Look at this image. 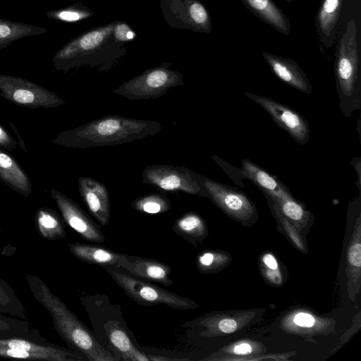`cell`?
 Here are the masks:
<instances>
[{"label":"cell","instance_id":"cell-41","mask_svg":"<svg viewBox=\"0 0 361 361\" xmlns=\"http://www.w3.org/2000/svg\"><path fill=\"white\" fill-rule=\"evenodd\" d=\"M285 1L286 2H288V3H291L293 1V0H283Z\"/></svg>","mask_w":361,"mask_h":361},{"label":"cell","instance_id":"cell-7","mask_svg":"<svg viewBox=\"0 0 361 361\" xmlns=\"http://www.w3.org/2000/svg\"><path fill=\"white\" fill-rule=\"evenodd\" d=\"M207 197L226 215L244 226L254 224L258 214L254 202L241 190L216 182L197 173Z\"/></svg>","mask_w":361,"mask_h":361},{"label":"cell","instance_id":"cell-11","mask_svg":"<svg viewBox=\"0 0 361 361\" xmlns=\"http://www.w3.org/2000/svg\"><path fill=\"white\" fill-rule=\"evenodd\" d=\"M0 357L46 361L82 360L72 351L59 346L18 336L0 338Z\"/></svg>","mask_w":361,"mask_h":361},{"label":"cell","instance_id":"cell-39","mask_svg":"<svg viewBox=\"0 0 361 361\" xmlns=\"http://www.w3.org/2000/svg\"><path fill=\"white\" fill-rule=\"evenodd\" d=\"M352 161H354V163L351 161V164L353 166L355 171H357V186H358L359 190H360V178H361V176H360V172H361L360 158V157H354Z\"/></svg>","mask_w":361,"mask_h":361},{"label":"cell","instance_id":"cell-13","mask_svg":"<svg viewBox=\"0 0 361 361\" xmlns=\"http://www.w3.org/2000/svg\"><path fill=\"white\" fill-rule=\"evenodd\" d=\"M260 310L214 312L199 317L194 322L203 328L201 336H221L233 334L251 324L259 317Z\"/></svg>","mask_w":361,"mask_h":361},{"label":"cell","instance_id":"cell-18","mask_svg":"<svg viewBox=\"0 0 361 361\" xmlns=\"http://www.w3.org/2000/svg\"><path fill=\"white\" fill-rule=\"evenodd\" d=\"M262 56L272 73L283 82L304 94H310L312 87L307 75L293 59L263 51Z\"/></svg>","mask_w":361,"mask_h":361},{"label":"cell","instance_id":"cell-32","mask_svg":"<svg viewBox=\"0 0 361 361\" xmlns=\"http://www.w3.org/2000/svg\"><path fill=\"white\" fill-rule=\"evenodd\" d=\"M231 262L228 253L219 250H207L197 257L196 264L202 274L216 273L225 268Z\"/></svg>","mask_w":361,"mask_h":361},{"label":"cell","instance_id":"cell-29","mask_svg":"<svg viewBox=\"0 0 361 361\" xmlns=\"http://www.w3.org/2000/svg\"><path fill=\"white\" fill-rule=\"evenodd\" d=\"M272 200L275 202L281 214L300 232L313 222V216L307 209L305 203L295 200L293 196Z\"/></svg>","mask_w":361,"mask_h":361},{"label":"cell","instance_id":"cell-38","mask_svg":"<svg viewBox=\"0 0 361 361\" xmlns=\"http://www.w3.org/2000/svg\"><path fill=\"white\" fill-rule=\"evenodd\" d=\"M355 322H354L353 326L349 329L345 334H343V336L341 338V343H340V345L338 346V348L341 347L345 342H347L348 341V339L360 329V324L357 325L358 322L356 325H355Z\"/></svg>","mask_w":361,"mask_h":361},{"label":"cell","instance_id":"cell-37","mask_svg":"<svg viewBox=\"0 0 361 361\" xmlns=\"http://www.w3.org/2000/svg\"><path fill=\"white\" fill-rule=\"evenodd\" d=\"M0 145L8 150H15L17 145L16 142L1 126Z\"/></svg>","mask_w":361,"mask_h":361},{"label":"cell","instance_id":"cell-28","mask_svg":"<svg viewBox=\"0 0 361 361\" xmlns=\"http://www.w3.org/2000/svg\"><path fill=\"white\" fill-rule=\"evenodd\" d=\"M47 32L45 27L0 18V51L22 38Z\"/></svg>","mask_w":361,"mask_h":361},{"label":"cell","instance_id":"cell-14","mask_svg":"<svg viewBox=\"0 0 361 361\" xmlns=\"http://www.w3.org/2000/svg\"><path fill=\"white\" fill-rule=\"evenodd\" d=\"M50 194L64 221L83 239L97 243L105 241L104 235L99 226L76 202L55 189H52Z\"/></svg>","mask_w":361,"mask_h":361},{"label":"cell","instance_id":"cell-5","mask_svg":"<svg viewBox=\"0 0 361 361\" xmlns=\"http://www.w3.org/2000/svg\"><path fill=\"white\" fill-rule=\"evenodd\" d=\"M169 63L145 70L113 90L117 95L130 100L157 99L169 90L185 85L181 73L170 69Z\"/></svg>","mask_w":361,"mask_h":361},{"label":"cell","instance_id":"cell-27","mask_svg":"<svg viewBox=\"0 0 361 361\" xmlns=\"http://www.w3.org/2000/svg\"><path fill=\"white\" fill-rule=\"evenodd\" d=\"M172 228L176 234L193 244L202 242L208 235L204 219L193 212L181 215L176 220Z\"/></svg>","mask_w":361,"mask_h":361},{"label":"cell","instance_id":"cell-10","mask_svg":"<svg viewBox=\"0 0 361 361\" xmlns=\"http://www.w3.org/2000/svg\"><path fill=\"white\" fill-rule=\"evenodd\" d=\"M160 8L166 23L178 29L210 34V14L199 0H161Z\"/></svg>","mask_w":361,"mask_h":361},{"label":"cell","instance_id":"cell-12","mask_svg":"<svg viewBox=\"0 0 361 361\" xmlns=\"http://www.w3.org/2000/svg\"><path fill=\"white\" fill-rule=\"evenodd\" d=\"M244 94L262 106L276 124L300 145L310 140V130L306 119L295 110L271 98L245 92Z\"/></svg>","mask_w":361,"mask_h":361},{"label":"cell","instance_id":"cell-17","mask_svg":"<svg viewBox=\"0 0 361 361\" xmlns=\"http://www.w3.org/2000/svg\"><path fill=\"white\" fill-rule=\"evenodd\" d=\"M346 0H322L315 16V25L320 42L326 48L337 39Z\"/></svg>","mask_w":361,"mask_h":361},{"label":"cell","instance_id":"cell-34","mask_svg":"<svg viewBox=\"0 0 361 361\" xmlns=\"http://www.w3.org/2000/svg\"><path fill=\"white\" fill-rule=\"evenodd\" d=\"M47 18L66 23H75L90 18L93 12L87 7L73 4L60 9L49 11L46 13Z\"/></svg>","mask_w":361,"mask_h":361},{"label":"cell","instance_id":"cell-40","mask_svg":"<svg viewBox=\"0 0 361 361\" xmlns=\"http://www.w3.org/2000/svg\"><path fill=\"white\" fill-rule=\"evenodd\" d=\"M149 360L152 361H184V360H188V359H180V358H171L167 357L165 356H160V355H149Z\"/></svg>","mask_w":361,"mask_h":361},{"label":"cell","instance_id":"cell-35","mask_svg":"<svg viewBox=\"0 0 361 361\" xmlns=\"http://www.w3.org/2000/svg\"><path fill=\"white\" fill-rule=\"evenodd\" d=\"M265 196L274 215L281 224V226L287 234L289 240L293 243V244H294L297 249L300 250L302 252H306L307 247L299 233V231L281 214L275 202L267 195Z\"/></svg>","mask_w":361,"mask_h":361},{"label":"cell","instance_id":"cell-9","mask_svg":"<svg viewBox=\"0 0 361 361\" xmlns=\"http://www.w3.org/2000/svg\"><path fill=\"white\" fill-rule=\"evenodd\" d=\"M0 94L11 103L28 108H53L65 104L55 92L30 80L0 74Z\"/></svg>","mask_w":361,"mask_h":361},{"label":"cell","instance_id":"cell-1","mask_svg":"<svg viewBox=\"0 0 361 361\" xmlns=\"http://www.w3.org/2000/svg\"><path fill=\"white\" fill-rule=\"evenodd\" d=\"M164 126L159 121L108 115L57 134L56 145L87 149L127 144L155 135Z\"/></svg>","mask_w":361,"mask_h":361},{"label":"cell","instance_id":"cell-21","mask_svg":"<svg viewBox=\"0 0 361 361\" xmlns=\"http://www.w3.org/2000/svg\"><path fill=\"white\" fill-rule=\"evenodd\" d=\"M241 173L272 200L292 197L289 189L277 177L248 159L242 160Z\"/></svg>","mask_w":361,"mask_h":361},{"label":"cell","instance_id":"cell-6","mask_svg":"<svg viewBox=\"0 0 361 361\" xmlns=\"http://www.w3.org/2000/svg\"><path fill=\"white\" fill-rule=\"evenodd\" d=\"M104 268L127 295L142 305H165L183 310L199 307L197 303L189 298L115 271L106 266Z\"/></svg>","mask_w":361,"mask_h":361},{"label":"cell","instance_id":"cell-4","mask_svg":"<svg viewBox=\"0 0 361 361\" xmlns=\"http://www.w3.org/2000/svg\"><path fill=\"white\" fill-rule=\"evenodd\" d=\"M335 78L339 106L345 117L361 110V72L357 25L350 18L338 35Z\"/></svg>","mask_w":361,"mask_h":361},{"label":"cell","instance_id":"cell-30","mask_svg":"<svg viewBox=\"0 0 361 361\" xmlns=\"http://www.w3.org/2000/svg\"><path fill=\"white\" fill-rule=\"evenodd\" d=\"M35 221L39 233L45 239H61L66 235L61 219L52 209L39 208L35 214Z\"/></svg>","mask_w":361,"mask_h":361},{"label":"cell","instance_id":"cell-19","mask_svg":"<svg viewBox=\"0 0 361 361\" xmlns=\"http://www.w3.org/2000/svg\"><path fill=\"white\" fill-rule=\"evenodd\" d=\"M284 331L300 335L329 334L334 327V321L314 315L308 310H294L281 321Z\"/></svg>","mask_w":361,"mask_h":361},{"label":"cell","instance_id":"cell-25","mask_svg":"<svg viewBox=\"0 0 361 361\" xmlns=\"http://www.w3.org/2000/svg\"><path fill=\"white\" fill-rule=\"evenodd\" d=\"M1 181L25 197L32 193L29 176L10 155L0 149Z\"/></svg>","mask_w":361,"mask_h":361},{"label":"cell","instance_id":"cell-26","mask_svg":"<svg viewBox=\"0 0 361 361\" xmlns=\"http://www.w3.org/2000/svg\"><path fill=\"white\" fill-rule=\"evenodd\" d=\"M68 247L73 256L79 260L100 266H118L124 254H120L106 247L80 243H69Z\"/></svg>","mask_w":361,"mask_h":361},{"label":"cell","instance_id":"cell-15","mask_svg":"<svg viewBox=\"0 0 361 361\" xmlns=\"http://www.w3.org/2000/svg\"><path fill=\"white\" fill-rule=\"evenodd\" d=\"M267 348L262 343L250 339L235 341L226 345L217 352L202 360L209 361H237V360H259L272 359L277 360H286L295 353L283 354L262 355L266 352Z\"/></svg>","mask_w":361,"mask_h":361},{"label":"cell","instance_id":"cell-20","mask_svg":"<svg viewBox=\"0 0 361 361\" xmlns=\"http://www.w3.org/2000/svg\"><path fill=\"white\" fill-rule=\"evenodd\" d=\"M118 267L150 282L159 283L166 286L173 283L169 277L171 269L157 260L125 255Z\"/></svg>","mask_w":361,"mask_h":361},{"label":"cell","instance_id":"cell-33","mask_svg":"<svg viewBox=\"0 0 361 361\" xmlns=\"http://www.w3.org/2000/svg\"><path fill=\"white\" fill-rule=\"evenodd\" d=\"M0 312L26 319L25 308L13 290L0 277Z\"/></svg>","mask_w":361,"mask_h":361},{"label":"cell","instance_id":"cell-22","mask_svg":"<svg viewBox=\"0 0 361 361\" xmlns=\"http://www.w3.org/2000/svg\"><path fill=\"white\" fill-rule=\"evenodd\" d=\"M345 274L348 293L350 300L355 301L361 286V216L357 217L354 229L346 250Z\"/></svg>","mask_w":361,"mask_h":361},{"label":"cell","instance_id":"cell-3","mask_svg":"<svg viewBox=\"0 0 361 361\" xmlns=\"http://www.w3.org/2000/svg\"><path fill=\"white\" fill-rule=\"evenodd\" d=\"M128 29L125 23L113 22L78 35L55 54L52 59L54 68L64 73L82 66L106 70L109 66L106 62L109 61L102 55L104 46L115 39L123 42L132 39L133 32L126 34L130 32H127Z\"/></svg>","mask_w":361,"mask_h":361},{"label":"cell","instance_id":"cell-2","mask_svg":"<svg viewBox=\"0 0 361 361\" xmlns=\"http://www.w3.org/2000/svg\"><path fill=\"white\" fill-rule=\"evenodd\" d=\"M26 280L35 300L48 311L56 331L71 348L82 353L90 361L120 360L96 340L93 334L41 279L28 274Z\"/></svg>","mask_w":361,"mask_h":361},{"label":"cell","instance_id":"cell-42","mask_svg":"<svg viewBox=\"0 0 361 361\" xmlns=\"http://www.w3.org/2000/svg\"><path fill=\"white\" fill-rule=\"evenodd\" d=\"M0 233H1V228H0Z\"/></svg>","mask_w":361,"mask_h":361},{"label":"cell","instance_id":"cell-23","mask_svg":"<svg viewBox=\"0 0 361 361\" xmlns=\"http://www.w3.org/2000/svg\"><path fill=\"white\" fill-rule=\"evenodd\" d=\"M107 340L114 355L120 360L149 361V355L139 350L133 344L123 326L116 321L104 324Z\"/></svg>","mask_w":361,"mask_h":361},{"label":"cell","instance_id":"cell-31","mask_svg":"<svg viewBox=\"0 0 361 361\" xmlns=\"http://www.w3.org/2000/svg\"><path fill=\"white\" fill-rule=\"evenodd\" d=\"M131 207L142 213L157 214L169 211L171 204L165 195L154 192L136 198L131 203Z\"/></svg>","mask_w":361,"mask_h":361},{"label":"cell","instance_id":"cell-8","mask_svg":"<svg viewBox=\"0 0 361 361\" xmlns=\"http://www.w3.org/2000/svg\"><path fill=\"white\" fill-rule=\"evenodd\" d=\"M143 183L159 191L183 192L207 197V192L197 178V173L185 166L169 164L147 166L142 172Z\"/></svg>","mask_w":361,"mask_h":361},{"label":"cell","instance_id":"cell-36","mask_svg":"<svg viewBox=\"0 0 361 361\" xmlns=\"http://www.w3.org/2000/svg\"><path fill=\"white\" fill-rule=\"evenodd\" d=\"M26 321L16 320L0 314V334L23 333L28 329Z\"/></svg>","mask_w":361,"mask_h":361},{"label":"cell","instance_id":"cell-16","mask_svg":"<svg viewBox=\"0 0 361 361\" xmlns=\"http://www.w3.org/2000/svg\"><path fill=\"white\" fill-rule=\"evenodd\" d=\"M78 191L90 214L103 226L110 221V200L106 187L100 181L89 177L78 179Z\"/></svg>","mask_w":361,"mask_h":361},{"label":"cell","instance_id":"cell-24","mask_svg":"<svg viewBox=\"0 0 361 361\" xmlns=\"http://www.w3.org/2000/svg\"><path fill=\"white\" fill-rule=\"evenodd\" d=\"M245 6L256 17L278 32L289 35L290 23L283 10L273 0H242Z\"/></svg>","mask_w":361,"mask_h":361}]
</instances>
